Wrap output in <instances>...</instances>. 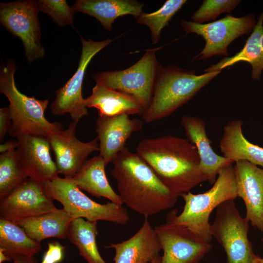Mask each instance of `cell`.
I'll list each match as a JSON object with an SVG mask.
<instances>
[{
	"label": "cell",
	"instance_id": "obj_1",
	"mask_svg": "<svg viewBox=\"0 0 263 263\" xmlns=\"http://www.w3.org/2000/svg\"><path fill=\"white\" fill-rule=\"evenodd\" d=\"M136 153L178 197L207 181L200 170L196 148L188 139L170 135L144 139L138 144Z\"/></svg>",
	"mask_w": 263,
	"mask_h": 263
},
{
	"label": "cell",
	"instance_id": "obj_2",
	"mask_svg": "<svg viewBox=\"0 0 263 263\" xmlns=\"http://www.w3.org/2000/svg\"><path fill=\"white\" fill-rule=\"evenodd\" d=\"M123 204L145 218L174 206L178 197L161 182L151 168L136 153L125 147L111 162Z\"/></svg>",
	"mask_w": 263,
	"mask_h": 263
},
{
	"label": "cell",
	"instance_id": "obj_3",
	"mask_svg": "<svg viewBox=\"0 0 263 263\" xmlns=\"http://www.w3.org/2000/svg\"><path fill=\"white\" fill-rule=\"evenodd\" d=\"M185 202L179 215L174 209L168 216L175 224L183 226L203 241L210 243V215L221 204L238 197L234 166L227 165L219 171L213 186L207 191L197 194L188 192L181 195Z\"/></svg>",
	"mask_w": 263,
	"mask_h": 263
},
{
	"label": "cell",
	"instance_id": "obj_4",
	"mask_svg": "<svg viewBox=\"0 0 263 263\" xmlns=\"http://www.w3.org/2000/svg\"><path fill=\"white\" fill-rule=\"evenodd\" d=\"M16 64L8 60L2 64L0 71V92L9 102L12 125L8 134L18 138L24 135H33L48 138L63 130L61 123L51 122L45 116L48 99L39 100L29 97L18 89L14 79Z\"/></svg>",
	"mask_w": 263,
	"mask_h": 263
},
{
	"label": "cell",
	"instance_id": "obj_5",
	"mask_svg": "<svg viewBox=\"0 0 263 263\" xmlns=\"http://www.w3.org/2000/svg\"><path fill=\"white\" fill-rule=\"evenodd\" d=\"M221 71L196 75L194 71L171 65L161 66L149 108L142 114L146 122L167 117L190 100Z\"/></svg>",
	"mask_w": 263,
	"mask_h": 263
},
{
	"label": "cell",
	"instance_id": "obj_6",
	"mask_svg": "<svg viewBox=\"0 0 263 263\" xmlns=\"http://www.w3.org/2000/svg\"><path fill=\"white\" fill-rule=\"evenodd\" d=\"M46 191L73 219L83 218L91 222L105 221L125 225L129 221L127 209L113 202L101 204L86 196L72 179L58 176L43 183Z\"/></svg>",
	"mask_w": 263,
	"mask_h": 263
},
{
	"label": "cell",
	"instance_id": "obj_7",
	"mask_svg": "<svg viewBox=\"0 0 263 263\" xmlns=\"http://www.w3.org/2000/svg\"><path fill=\"white\" fill-rule=\"evenodd\" d=\"M161 47L149 49L130 67L121 71L95 73L96 83L126 94L135 99L144 112L150 106L159 70L156 53Z\"/></svg>",
	"mask_w": 263,
	"mask_h": 263
},
{
	"label": "cell",
	"instance_id": "obj_8",
	"mask_svg": "<svg viewBox=\"0 0 263 263\" xmlns=\"http://www.w3.org/2000/svg\"><path fill=\"white\" fill-rule=\"evenodd\" d=\"M234 200L225 201L216 208L211 235L223 247L227 263H255L259 256L248 239L249 222L241 215Z\"/></svg>",
	"mask_w": 263,
	"mask_h": 263
},
{
	"label": "cell",
	"instance_id": "obj_9",
	"mask_svg": "<svg viewBox=\"0 0 263 263\" xmlns=\"http://www.w3.org/2000/svg\"><path fill=\"white\" fill-rule=\"evenodd\" d=\"M39 10L34 0L0 3V22L22 42L25 57L29 63L42 58L45 49L41 45Z\"/></svg>",
	"mask_w": 263,
	"mask_h": 263
},
{
	"label": "cell",
	"instance_id": "obj_10",
	"mask_svg": "<svg viewBox=\"0 0 263 263\" xmlns=\"http://www.w3.org/2000/svg\"><path fill=\"white\" fill-rule=\"evenodd\" d=\"M254 17L247 15L235 17L227 15L214 22L198 24L181 20L180 24L187 33H193L202 36L206 44L202 51L193 59L199 60L209 58L216 55L227 56L228 45L239 37L249 33L255 26Z\"/></svg>",
	"mask_w": 263,
	"mask_h": 263
},
{
	"label": "cell",
	"instance_id": "obj_11",
	"mask_svg": "<svg viewBox=\"0 0 263 263\" xmlns=\"http://www.w3.org/2000/svg\"><path fill=\"white\" fill-rule=\"evenodd\" d=\"M113 40L107 38L96 41L81 38L82 50L78 66L74 75L56 92V98L51 104L52 113L56 115L69 113L72 122H78L88 113L82 95V86L86 68L94 56Z\"/></svg>",
	"mask_w": 263,
	"mask_h": 263
},
{
	"label": "cell",
	"instance_id": "obj_12",
	"mask_svg": "<svg viewBox=\"0 0 263 263\" xmlns=\"http://www.w3.org/2000/svg\"><path fill=\"white\" fill-rule=\"evenodd\" d=\"M154 228L163 251L160 263H199L212 248L209 243L175 224L168 216L166 223Z\"/></svg>",
	"mask_w": 263,
	"mask_h": 263
},
{
	"label": "cell",
	"instance_id": "obj_13",
	"mask_svg": "<svg viewBox=\"0 0 263 263\" xmlns=\"http://www.w3.org/2000/svg\"><path fill=\"white\" fill-rule=\"evenodd\" d=\"M43 183L28 178L0 200V219L14 223L57 209Z\"/></svg>",
	"mask_w": 263,
	"mask_h": 263
},
{
	"label": "cell",
	"instance_id": "obj_14",
	"mask_svg": "<svg viewBox=\"0 0 263 263\" xmlns=\"http://www.w3.org/2000/svg\"><path fill=\"white\" fill-rule=\"evenodd\" d=\"M77 124L72 122L66 129L47 138L55 155L59 174L65 178L72 179L87 160L89 154L99 150L97 137L88 142L77 138L75 134Z\"/></svg>",
	"mask_w": 263,
	"mask_h": 263
},
{
	"label": "cell",
	"instance_id": "obj_15",
	"mask_svg": "<svg viewBox=\"0 0 263 263\" xmlns=\"http://www.w3.org/2000/svg\"><path fill=\"white\" fill-rule=\"evenodd\" d=\"M17 139V155L28 178L45 183L58 176L56 164L51 156V148L47 138L24 135Z\"/></svg>",
	"mask_w": 263,
	"mask_h": 263
},
{
	"label": "cell",
	"instance_id": "obj_16",
	"mask_svg": "<svg viewBox=\"0 0 263 263\" xmlns=\"http://www.w3.org/2000/svg\"><path fill=\"white\" fill-rule=\"evenodd\" d=\"M238 197L245 206V218L263 233V169L247 161L235 162Z\"/></svg>",
	"mask_w": 263,
	"mask_h": 263
},
{
	"label": "cell",
	"instance_id": "obj_17",
	"mask_svg": "<svg viewBox=\"0 0 263 263\" xmlns=\"http://www.w3.org/2000/svg\"><path fill=\"white\" fill-rule=\"evenodd\" d=\"M96 126L99 155L107 166L124 148L131 134L142 129L143 123L137 118L131 119L127 114L112 116L98 115Z\"/></svg>",
	"mask_w": 263,
	"mask_h": 263
},
{
	"label": "cell",
	"instance_id": "obj_18",
	"mask_svg": "<svg viewBox=\"0 0 263 263\" xmlns=\"http://www.w3.org/2000/svg\"><path fill=\"white\" fill-rule=\"evenodd\" d=\"M106 248H113L114 263H150L162 250L155 228L145 218L139 230L129 239L118 243H110Z\"/></svg>",
	"mask_w": 263,
	"mask_h": 263
},
{
	"label": "cell",
	"instance_id": "obj_19",
	"mask_svg": "<svg viewBox=\"0 0 263 263\" xmlns=\"http://www.w3.org/2000/svg\"><path fill=\"white\" fill-rule=\"evenodd\" d=\"M181 124L188 140L196 148L201 172L210 184H214L220 169L233 162L213 150L211 142L206 133V123L202 118L184 115L182 117Z\"/></svg>",
	"mask_w": 263,
	"mask_h": 263
},
{
	"label": "cell",
	"instance_id": "obj_20",
	"mask_svg": "<svg viewBox=\"0 0 263 263\" xmlns=\"http://www.w3.org/2000/svg\"><path fill=\"white\" fill-rule=\"evenodd\" d=\"M241 120H232L224 127L219 147L224 157L232 162L247 161L263 167V148L248 141L244 136Z\"/></svg>",
	"mask_w": 263,
	"mask_h": 263
},
{
	"label": "cell",
	"instance_id": "obj_21",
	"mask_svg": "<svg viewBox=\"0 0 263 263\" xmlns=\"http://www.w3.org/2000/svg\"><path fill=\"white\" fill-rule=\"evenodd\" d=\"M142 2L134 0H77L72 6L96 19L104 29L111 31L114 20L119 17L131 15L135 18L143 11Z\"/></svg>",
	"mask_w": 263,
	"mask_h": 263
},
{
	"label": "cell",
	"instance_id": "obj_22",
	"mask_svg": "<svg viewBox=\"0 0 263 263\" xmlns=\"http://www.w3.org/2000/svg\"><path fill=\"white\" fill-rule=\"evenodd\" d=\"M87 108L97 110L99 115L112 116L123 114H142L144 110L132 97L96 83L91 94L84 99Z\"/></svg>",
	"mask_w": 263,
	"mask_h": 263
},
{
	"label": "cell",
	"instance_id": "obj_23",
	"mask_svg": "<svg viewBox=\"0 0 263 263\" xmlns=\"http://www.w3.org/2000/svg\"><path fill=\"white\" fill-rule=\"evenodd\" d=\"M106 166L101 155L94 156L86 161L72 179L80 190L122 205L120 197L112 188L106 177Z\"/></svg>",
	"mask_w": 263,
	"mask_h": 263
},
{
	"label": "cell",
	"instance_id": "obj_24",
	"mask_svg": "<svg viewBox=\"0 0 263 263\" xmlns=\"http://www.w3.org/2000/svg\"><path fill=\"white\" fill-rule=\"evenodd\" d=\"M73 219L63 208L19 220L22 227L33 240L41 243L47 238L64 239Z\"/></svg>",
	"mask_w": 263,
	"mask_h": 263
},
{
	"label": "cell",
	"instance_id": "obj_25",
	"mask_svg": "<svg viewBox=\"0 0 263 263\" xmlns=\"http://www.w3.org/2000/svg\"><path fill=\"white\" fill-rule=\"evenodd\" d=\"M247 62L252 66L251 77L259 80L263 70V12L244 47L234 56L225 57L205 70V72L221 71L239 62Z\"/></svg>",
	"mask_w": 263,
	"mask_h": 263
},
{
	"label": "cell",
	"instance_id": "obj_26",
	"mask_svg": "<svg viewBox=\"0 0 263 263\" xmlns=\"http://www.w3.org/2000/svg\"><path fill=\"white\" fill-rule=\"evenodd\" d=\"M0 248L13 260L19 256H34L41 250L42 246L16 223L0 219Z\"/></svg>",
	"mask_w": 263,
	"mask_h": 263
},
{
	"label": "cell",
	"instance_id": "obj_27",
	"mask_svg": "<svg viewBox=\"0 0 263 263\" xmlns=\"http://www.w3.org/2000/svg\"><path fill=\"white\" fill-rule=\"evenodd\" d=\"M97 223L83 218L75 219L68 229L67 238L77 247L79 255L87 263H107L97 247Z\"/></svg>",
	"mask_w": 263,
	"mask_h": 263
},
{
	"label": "cell",
	"instance_id": "obj_28",
	"mask_svg": "<svg viewBox=\"0 0 263 263\" xmlns=\"http://www.w3.org/2000/svg\"><path fill=\"white\" fill-rule=\"evenodd\" d=\"M28 177L19 159L17 150L0 155V200L23 184Z\"/></svg>",
	"mask_w": 263,
	"mask_h": 263
},
{
	"label": "cell",
	"instance_id": "obj_29",
	"mask_svg": "<svg viewBox=\"0 0 263 263\" xmlns=\"http://www.w3.org/2000/svg\"><path fill=\"white\" fill-rule=\"evenodd\" d=\"M187 2L186 0H168L157 11L150 13L142 12L134 18L136 23L147 26L151 32L153 44L158 43L161 31L168 25L172 17Z\"/></svg>",
	"mask_w": 263,
	"mask_h": 263
},
{
	"label": "cell",
	"instance_id": "obj_30",
	"mask_svg": "<svg viewBox=\"0 0 263 263\" xmlns=\"http://www.w3.org/2000/svg\"><path fill=\"white\" fill-rule=\"evenodd\" d=\"M240 2L239 0H204L191 19L194 23L204 24L215 19L223 13H230Z\"/></svg>",
	"mask_w": 263,
	"mask_h": 263
},
{
	"label": "cell",
	"instance_id": "obj_31",
	"mask_svg": "<svg viewBox=\"0 0 263 263\" xmlns=\"http://www.w3.org/2000/svg\"><path fill=\"white\" fill-rule=\"evenodd\" d=\"M39 11L48 15L58 26L72 25L74 12L65 0H38Z\"/></svg>",
	"mask_w": 263,
	"mask_h": 263
},
{
	"label": "cell",
	"instance_id": "obj_32",
	"mask_svg": "<svg viewBox=\"0 0 263 263\" xmlns=\"http://www.w3.org/2000/svg\"><path fill=\"white\" fill-rule=\"evenodd\" d=\"M65 248L59 242L53 241L49 243L41 263H60L64 259Z\"/></svg>",
	"mask_w": 263,
	"mask_h": 263
},
{
	"label": "cell",
	"instance_id": "obj_33",
	"mask_svg": "<svg viewBox=\"0 0 263 263\" xmlns=\"http://www.w3.org/2000/svg\"><path fill=\"white\" fill-rule=\"evenodd\" d=\"M12 125V118L9 107L0 109V142L1 143Z\"/></svg>",
	"mask_w": 263,
	"mask_h": 263
},
{
	"label": "cell",
	"instance_id": "obj_34",
	"mask_svg": "<svg viewBox=\"0 0 263 263\" xmlns=\"http://www.w3.org/2000/svg\"><path fill=\"white\" fill-rule=\"evenodd\" d=\"M18 140H9L0 145V152L1 153H5L9 151L16 150L18 147Z\"/></svg>",
	"mask_w": 263,
	"mask_h": 263
},
{
	"label": "cell",
	"instance_id": "obj_35",
	"mask_svg": "<svg viewBox=\"0 0 263 263\" xmlns=\"http://www.w3.org/2000/svg\"><path fill=\"white\" fill-rule=\"evenodd\" d=\"M12 263H38L34 256H19L13 259Z\"/></svg>",
	"mask_w": 263,
	"mask_h": 263
},
{
	"label": "cell",
	"instance_id": "obj_36",
	"mask_svg": "<svg viewBox=\"0 0 263 263\" xmlns=\"http://www.w3.org/2000/svg\"><path fill=\"white\" fill-rule=\"evenodd\" d=\"M11 261H13V260L4 252L2 248H0V263Z\"/></svg>",
	"mask_w": 263,
	"mask_h": 263
},
{
	"label": "cell",
	"instance_id": "obj_37",
	"mask_svg": "<svg viewBox=\"0 0 263 263\" xmlns=\"http://www.w3.org/2000/svg\"><path fill=\"white\" fill-rule=\"evenodd\" d=\"M161 259V257L160 256H159L158 257H157L155 259H154L150 263H160Z\"/></svg>",
	"mask_w": 263,
	"mask_h": 263
},
{
	"label": "cell",
	"instance_id": "obj_38",
	"mask_svg": "<svg viewBox=\"0 0 263 263\" xmlns=\"http://www.w3.org/2000/svg\"><path fill=\"white\" fill-rule=\"evenodd\" d=\"M255 263H263V258L258 257Z\"/></svg>",
	"mask_w": 263,
	"mask_h": 263
},
{
	"label": "cell",
	"instance_id": "obj_39",
	"mask_svg": "<svg viewBox=\"0 0 263 263\" xmlns=\"http://www.w3.org/2000/svg\"><path fill=\"white\" fill-rule=\"evenodd\" d=\"M262 244L263 245V237H262Z\"/></svg>",
	"mask_w": 263,
	"mask_h": 263
}]
</instances>
